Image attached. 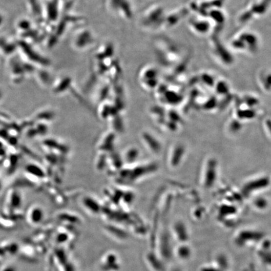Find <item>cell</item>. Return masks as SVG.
Returning <instances> with one entry per match:
<instances>
[{"instance_id": "cell-1", "label": "cell", "mask_w": 271, "mask_h": 271, "mask_svg": "<svg viewBox=\"0 0 271 271\" xmlns=\"http://www.w3.org/2000/svg\"><path fill=\"white\" fill-rule=\"evenodd\" d=\"M259 84L264 91H271V72L263 70L260 72L258 78Z\"/></svg>"}]
</instances>
